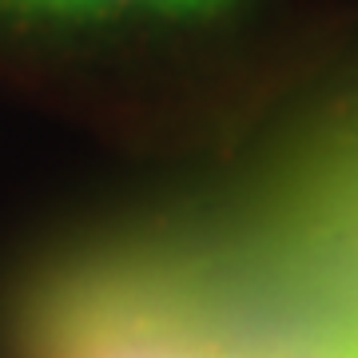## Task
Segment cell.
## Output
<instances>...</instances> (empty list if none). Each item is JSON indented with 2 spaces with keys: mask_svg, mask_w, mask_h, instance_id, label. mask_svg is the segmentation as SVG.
<instances>
[{
  "mask_svg": "<svg viewBox=\"0 0 358 358\" xmlns=\"http://www.w3.org/2000/svg\"><path fill=\"white\" fill-rule=\"evenodd\" d=\"M13 4L60 16H207L227 8L231 0H13Z\"/></svg>",
  "mask_w": 358,
  "mask_h": 358,
  "instance_id": "cell-1",
  "label": "cell"
}]
</instances>
